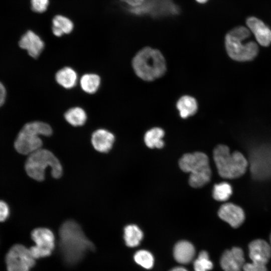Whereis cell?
<instances>
[{
  "label": "cell",
  "mask_w": 271,
  "mask_h": 271,
  "mask_svg": "<svg viewBox=\"0 0 271 271\" xmlns=\"http://www.w3.org/2000/svg\"><path fill=\"white\" fill-rule=\"evenodd\" d=\"M59 249L64 263L72 266L82 260L87 253L94 251L93 242L84 234L80 225L73 220L64 222L59 231Z\"/></svg>",
  "instance_id": "1"
},
{
  "label": "cell",
  "mask_w": 271,
  "mask_h": 271,
  "mask_svg": "<svg viewBox=\"0 0 271 271\" xmlns=\"http://www.w3.org/2000/svg\"><path fill=\"white\" fill-rule=\"evenodd\" d=\"M132 66L136 75L141 79L152 81L165 74L166 60L158 49L146 47L140 50L132 60Z\"/></svg>",
  "instance_id": "2"
},
{
  "label": "cell",
  "mask_w": 271,
  "mask_h": 271,
  "mask_svg": "<svg viewBox=\"0 0 271 271\" xmlns=\"http://www.w3.org/2000/svg\"><path fill=\"white\" fill-rule=\"evenodd\" d=\"M250 31L246 27L238 26L230 31L225 38V46L228 56L240 61L252 60L257 56L258 47L253 41H247Z\"/></svg>",
  "instance_id": "3"
},
{
  "label": "cell",
  "mask_w": 271,
  "mask_h": 271,
  "mask_svg": "<svg viewBox=\"0 0 271 271\" xmlns=\"http://www.w3.org/2000/svg\"><path fill=\"white\" fill-rule=\"evenodd\" d=\"M213 154L218 174L221 177L235 179L245 173L248 162L240 152L231 153L227 146L219 145L215 148Z\"/></svg>",
  "instance_id": "4"
},
{
  "label": "cell",
  "mask_w": 271,
  "mask_h": 271,
  "mask_svg": "<svg viewBox=\"0 0 271 271\" xmlns=\"http://www.w3.org/2000/svg\"><path fill=\"white\" fill-rule=\"evenodd\" d=\"M49 167L53 177L61 176L62 167L58 159L50 151L41 148L29 155L25 164L27 175L38 181L44 180L45 170Z\"/></svg>",
  "instance_id": "5"
},
{
  "label": "cell",
  "mask_w": 271,
  "mask_h": 271,
  "mask_svg": "<svg viewBox=\"0 0 271 271\" xmlns=\"http://www.w3.org/2000/svg\"><path fill=\"white\" fill-rule=\"evenodd\" d=\"M179 165L184 172L189 173V183L194 188L201 187L210 180L211 171L208 156L202 152H195L184 155Z\"/></svg>",
  "instance_id": "6"
},
{
  "label": "cell",
  "mask_w": 271,
  "mask_h": 271,
  "mask_svg": "<svg viewBox=\"0 0 271 271\" xmlns=\"http://www.w3.org/2000/svg\"><path fill=\"white\" fill-rule=\"evenodd\" d=\"M52 133L50 126L41 121L26 123L20 131L14 143L16 150L23 155H30L41 148L40 136H49Z\"/></svg>",
  "instance_id": "7"
},
{
  "label": "cell",
  "mask_w": 271,
  "mask_h": 271,
  "mask_svg": "<svg viewBox=\"0 0 271 271\" xmlns=\"http://www.w3.org/2000/svg\"><path fill=\"white\" fill-rule=\"evenodd\" d=\"M35 260L29 248L22 244L14 245L6 256L7 271H30Z\"/></svg>",
  "instance_id": "8"
},
{
  "label": "cell",
  "mask_w": 271,
  "mask_h": 271,
  "mask_svg": "<svg viewBox=\"0 0 271 271\" xmlns=\"http://www.w3.org/2000/svg\"><path fill=\"white\" fill-rule=\"evenodd\" d=\"M31 238L35 245L29 249L35 259L50 256L55 247V236L52 231L46 228H37L31 232Z\"/></svg>",
  "instance_id": "9"
},
{
  "label": "cell",
  "mask_w": 271,
  "mask_h": 271,
  "mask_svg": "<svg viewBox=\"0 0 271 271\" xmlns=\"http://www.w3.org/2000/svg\"><path fill=\"white\" fill-rule=\"evenodd\" d=\"M244 261L242 249L239 247H233L222 253L220 263L224 271H241Z\"/></svg>",
  "instance_id": "10"
},
{
  "label": "cell",
  "mask_w": 271,
  "mask_h": 271,
  "mask_svg": "<svg viewBox=\"0 0 271 271\" xmlns=\"http://www.w3.org/2000/svg\"><path fill=\"white\" fill-rule=\"evenodd\" d=\"M218 214L222 220L233 228L239 227L245 219V214L242 209L231 203L223 204L219 209Z\"/></svg>",
  "instance_id": "11"
},
{
  "label": "cell",
  "mask_w": 271,
  "mask_h": 271,
  "mask_svg": "<svg viewBox=\"0 0 271 271\" xmlns=\"http://www.w3.org/2000/svg\"><path fill=\"white\" fill-rule=\"evenodd\" d=\"M249 256L253 262L266 265L271 257V247L264 240L257 239L248 245Z\"/></svg>",
  "instance_id": "12"
},
{
  "label": "cell",
  "mask_w": 271,
  "mask_h": 271,
  "mask_svg": "<svg viewBox=\"0 0 271 271\" xmlns=\"http://www.w3.org/2000/svg\"><path fill=\"white\" fill-rule=\"evenodd\" d=\"M246 25L259 44L266 47L271 44V30L262 21L255 17H249Z\"/></svg>",
  "instance_id": "13"
},
{
  "label": "cell",
  "mask_w": 271,
  "mask_h": 271,
  "mask_svg": "<svg viewBox=\"0 0 271 271\" xmlns=\"http://www.w3.org/2000/svg\"><path fill=\"white\" fill-rule=\"evenodd\" d=\"M19 46L26 50L33 58H37L44 48V43L40 37L31 31H28L21 37Z\"/></svg>",
  "instance_id": "14"
},
{
  "label": "cell",
  "mask_w": 271,
  "mask_h": 271,
  "mask_svg": "<svg viewBox=\"0 0 271 271\" xmlns=\"http://www.w3.org/2000/svg\"><path fill=\"white\" fill-rule=\"evenodd\" d=\"M114 136L104 129L95 131L91 137V143L94 148L101 153H107L112 148L114 142Z\"/></svg>",
  "instance_id": "15"
},
{
  "label": "cell",
  "mask_w": 271,
  "mask_h": 271,
  "mask_svg": "<svg viewBox=\"0 0 271 271\" xmlns=\"http://www.w3.org/2000/svg\"><path fill=\"white\" fill-rule=\"evenodd\" d=\"M195 249L193 245L186 240L178 242L173 249V256L177 262L181 264L190 263L194 258Z\"/></svg>",
  "instance_id": "16"
},
{
  "label": "cell",
  "mask_w": 271,
  "mask_h": 271,
  "mask_svg": "<svg viewBox=\"0 0 271 271\" xmlns=\"http://www.w3.org/2000/svg\"><path fill=\"white\" fill-rule=\"evenodd\" d=\"M176 107L180 116L183 118H186L194 115L198 108L196 99L187 95L182 96L178 99Z\"/></svg>",
  "instance_id": "17"
},
{
  "label": "cell",
  "mask_w": 271,
  "mask_h": 271,
  "mask_svg": "<svg viewBox=\"0 0 271 271\" xmlns=\"http://www.w3.org/2000/svg\"><path fill=\"white\" fill-rule=\"evenodd\" d=\"M165 135L164 130L159 127H155L148 130L144 136V142L149 148L161 149L164 146L163 138Z\"/></svg>",
  "instance_id": "18"
},
{
  "label": "cell",
  "mask_w": 271,
  "mask_h": 271,
  "mask_svg": "<svg viewBox=\"0 0 271 271\" xmlns=\"http://www.w3.org/2000/svg\"><path fill=\"white\" fill-rule=\"evenodd\" d=\"M57 82L65 88L73 87L76 84L77 75L70 67H64L59 70L56 74Z\"/></svg>",
  "instance_id": "19"
},
{
  "label": "cell",
  "mask_w": 271,
  "mask_h": 271,
  "mask_svg": "<svg viewBox=\"0 0 271 271\" xmlns=\"http://www.w3.org/2000/svg\"><path fill=\"white\" fill-rule=\"evenodd\" d=\"M73 27L72 22L65 16L57 15L52 20V32L56 36L71 33Z\"/></svg>",
  "instance_id": "20"
},
{
  "label": "cell",
  "mask_w": 271,
  "mask_h": 271,
  "mask_svg": "<svg viewBox=\"0 0 271 271\" xmlns=\"http://www.w3.org/2000/svg\"><path fill=\"white\" fill-rule=\"evenodd\" d=\"M143 238V233L134 224L126 226L124 228L123 238L126 246L134 247L138 246Z\"/></svg>",
  "instance_id": "21"
},
{
  "label": "cell",
  "mask_w": 271,
  "mask_h": 271,
  "mask_svg": "<svg viewBox=\"0 0 271 271\" xmlns=\"http://www.w3.org/2000/svg\"><path fill=\"white\" fill-rule=\"evenodd\" d=\"M64 116L67 121L74 126L83 125L87 119L85 111L78 107L69 109L65 112Z\"/></svg>",
  "instance_id": "22"
},
{
  "label": "cell",
  "mask_w": 271,
  "mask_h": 271,
  "mask_svg": "<svg viewBox=\"0 0 271 271\" xmlns=\"http://www.w3.org/2000/svg\"><path fill=\"white\" fill-rule=\"evenodd\" d=\"M100 79L95 74H86L83 75L80 81L82 89L88 93H95L99 88Z\"/></svg>",
  "instance_id": "23"
},
{
  "label": "cell",
  "mask_w": 271,
  "mask_h": 271,
  "mask_svg": "<svg viewBox=\"0 0 271 271\" xmlns=\"http://www.w3.org/2000/svg\"><path fill=\"white\" fill-rule=\"evenodd\" d=\"M232 193L231 185L227 182H221L214 186L213 197L218 201H225L229 199Z\"/></svg>",
  "instance_id": "24"
},
{
  "label": "cell",
  "mask_w": 271,
  "mask_h": 271,
  "mask_svg": "<svg viewBox=\"0 0 271 271\" xmlns=\"http://www.w3.org/2000/svg\"><path fill=\"white\" fill-rule=\"evenodd\" d=\"M134 261L146 269H151L154 264L153 254L148 250L141 249L137 251L133 256Z\"/></svg>",
  "instance_id": "25"
},
{
  "label": "cell",
  "mask_w": 271,
  "mask_h": 271,
  "mask_svg": "<svg viewBox=\"0 0 271 271\" xmlns=\"http://www.w3.org/2000/svg\"><path fill=\"white\" fill-rule=\"evenodd\" d=\"M213 264L209 259V256L206 251H201L198 257L194 261V271H208L212 269Z\"/></svg>",
  "instance_id": "26"
},
{
  "label": "cell",
  "mask_w": 271,
  "mask_h": 271,
  "mask_svg": "<svg viewBox=\"0 0 271 271\" xmlns=\"http://www.w3.org/2000/svg\"><path fill=\"white\" fill-rule=\"evenodd\" d=\"M32 10L37 13H43L47 9L49 0H31Z\"/></svg>",
  "instance_id": "27"
},
{
  "label": "cell",
  "mask_w": 271,
  "mask_h": 271,
  "mask_svg": "<svg viewBox=\"0 0 271 271\" xmlns=\"http://www.w3.org/2000/svg\"><path fill=\"white\" fill-rule=\"evenodd\" d=\"M10 214L9 205L4 201L0 200V222L6 221Z\"/></svg>",
  "instance_id": "28"
},
{
  "label": "cell",
  "mask_w": 271,
  "mask_h": 271,
  "mask_svg": "<svg viewBox=\"0 0 271 271\" xmlns=\"http://www.w3.org/2000/svg\"><path fill=\"white\" fill-rule=\"evenodd\" d=\"M242 269L243 271H267L265 265L253 262L244 264Z\"/></svg>",
  "instance_id": "29"
},
{
  "label": "cell",
  "mask_w": 271,
  "mask_h": 271,
  "mask_svg": "<svg viewBox=\"0 0 271 271\" xmlns=\"http://www.w3.org/2000/svg\"><path fill=\"white\" fill-rule=\"evenodd\" d=\"M127 4L129 8H136L143 5L147 0H120Z\"/></svg>",
  "instance_id": "30"
},
{
  "label": "cell",
  "mask_w": 271,
  "mask_h": 271,
  "mask_svg": "<svg viewBox=\"0 0 271 271\" xmlns=\"http://www.w3.org/2000/svg\"><path fill=\"white\" fill-rule=\"evenodd\" d=\"M6 97V90L4 85L0 82V106L4 103Z\"/></svg>",
  "instance_id": "31"
},
{
  "label": "cell",
  "mask_w": 271,
  "mask_h": 271,
  "mask_svg": "<svg viewBox=\"0 0 271 271\" xmlns=\"http://www.w3.org/2000/svg\"><path fill=\"white\" fill-rule=\"evenodd\" d=\"M170 271H188V270L183 267L178 266V267H175L172 268Z\"/></svg>",
  "instance_id": "32"
},
{
  "label": "cell",
  "mask_w": 271,
  "mask_h": 271,
  "mask_svg": "<svg viewBox=\"0 0 271 271\" xmlns=\"http://www.w3.org/2000/svg\"><path fill=\"white\" fill-rule=\"evenodd\" d=\"M208 0H196V2L200 4H204L206 3Z\"/></svg>",
  "instance_id": "33"
},
{
  "label": "cell",
  "mask_w": 271,
  "mask_h": 271,
  "mask_svg": "<svg viewBox=\"0 0 271 271\" xmlns=\"http://www.w3.org/2000/svg\"><path fill=\"white\" fill-rule=\"evenodd\" d=\"M270 242H271V234H270Z\"/></svg>",
  "instance_id": "34"
}]
</instances>
